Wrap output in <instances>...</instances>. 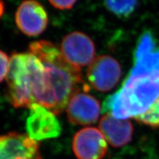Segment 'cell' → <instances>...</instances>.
<instances>
[{
	"label": "cell",
	"instance_id": "cell-1",
	"mask_svg": "<svg viewBox=\"0 0 159 159\" xmlns=\"http://www.w3.org/2000/svg\"><path fill=\"white\" fill-rule=\"evenodd\" d=\"M136 63L119 91L105 99L103 108L116 119L134 118L147 111L159 96V50L148 53L142 37Z\"/></svg>",
	"mask_w": 159,
	"mask_h": 159
},
{
	"label": "cell",
	"instance_id": "cell-2",
	"mask_svg": "<svg viewBox=\"0 0 159 159\" xmlns=\"http://www.w3.org/2000/svg\"><path fill=\"white\" fill-rule=\"evenodd\" d=\"M30 52L41 60L45 69L46 91L40 105L59 114L76 93L87 91L80 69L69 63L53 43L35 41L30 45Z\"/></svg>",
	"mask_w": 159,
	"mask_h": 159
},
{
	"label": "cell",
	"instance_id": "cell-3",
	"mask_svg": "<svg viewBox=\"0 0 159 159\" xmlns=\"http://www.w3.org/2000/svg\"><path fill=\"white\" fill-rule=\"evenodd\" d=\"M7 97L15 108H30L41 102L46 91L45 69L31 52L14 53L10 60Z\"/></svg>",
	"mask_w": 159,
	"mask_h": 159
},
{
	"label": "cell",
	"instance_id": "cell-4",
	"mask_svg": "<svg viewBox=\"0 0 159 159\" xmlns=\"http://www.w3.org/2000/svg\"><path fill=\"white\" fill-rule=\"evenodd\" d=\"M55 115L41 105H32L26 121V129L30 138L37 142L58 137L62 128Z\"/></svg>",
	"mask_w": 159,
	"mask_h": 159
},
{
	"label": "cell",
	"instance_id": "cell-5",
	"mask_svg": "<svg viewBox=\"0 0 159 159\" xmlns=\"http://www.w3.org/2000/svg\"><path fill=\"white\" fill-rule=\"evenodd\" d=\"M122 76V69L118 61L109 55L96 57L89 65L87 79L93 88L106 92L112 90Z\"/></svg>",
	"mask_w": 159,
	"mask_h": 159
},
{
	"label": "cell",
	"instance_id": "cell-6",
	"mask_svg": "<svg viewBox=\"0 0 159 159\" xmlns=\"http://www.w3.org/2000/svg\"><path fill=\"white\" fill-rule=\"evenodd\" d=\"M63 56L69 63L80 68L93 62L95 46L93 41L81 32H73L63 38L61 45Z\"/></svg>",
	"mask_w": 159,
	"mask_h": 159
},
{
	"label": "cell",
	"instance_id": "cell-7",
	"mask_svg": "<svg viewBox=\"0 0 159 159\" xmlns=\"http://www.w3.org/2000/svg\"><path fill=\"white\" fill-rule=\"evenodd\" d=\"M18 28L27 36H37L48 25L47 11L36 0H25L19 6L15 15Z\"/></svg>",
	"mask_w": 159,
	"mask_h": 159
},
{
	"label": "cell",
	"instance_id": "cell-8",
	"mask_svg": "<svg viewBox=\"0 0 159 159\" xmlns=\"http://www.w3.org/2000/svg\"><path fill=\"white\" fill-rule=\"evenodd\" d=\"M0 159H42L39 144L16 132L0 136Z\"/></svg>",
	"mask_w": 159,
	"mask_h": 159
},
{
	"label": "cell",
	"instance_id": "cell-9",
	"mask_svg": "<svg viewBox=\"0 0 159 159\" xmlns=\"http://www.w3.org/2000/svg\"><path fill=\"white\" fill-rule=\"evenodd\" d=\"M72 149L78 159H102L107 153L108 144L100 130L85 128L75 134Z\"/></svg>",
	"mask_w": 159,
	"mask_h": 159
},
{
	"label": "cell",
	"instance_id": "cell-10",
	"mask_svg": "<svg viewBox=\"0 0 159 159\" xmlns=\"http://www.w3.org/2000/svg\"><path fill=\"white\" fill-rule=\"evenodd\" d=\"M69 121L76 125H89L98 120L100 104L91 95L79 91L71 97L66 107Z\"/></svg>",
	"mask_w": 159,
	"mask_h": 159
},
{
	"label": "cell",
	"instance_id": "cell-11",
	"mask_svg": "<svg viewBox=\"0 0 159 159\" xmlns=\"http://www.w3.org/2000/svg\"><path fill=\"white\" fill-rule=\"evenodd\" d=\"M99 127L107 142L114 148L125 146L132 139L134 127L128 119H116L106 114L100 119Z\"/></svg>",
	"mask_w": 159,
	"mask_h": 159
},
{
	"label": "cell",
	"instance_id": "cell-12",
	"mask_svg": "<svg viewBox=\"0 0 159 159\" xmlns=\"http://www.w3.org/2000/svg\"><path fill=\"white\" fill-rule=\"evenodd\" d=\"M139 0H104L107 9L119 18H128L136 11Z\"/></svg>",
	"mask_w": 159,
	"mask_h": 159
},
{
	"label": "cell",
	"instance_id": "cell-13",
	"mask_svg": "<svg viewBox=\"0 0 159 159\" xmlns=\"http://www.w3.org/2000/svg\"><path fill=\"white\" fill-rule=\"evenodd\" d=\"M137 122L151 128H159V96L142 114L134 117Z\"/></svg>",
	"mask_w": 159,
	"mask_h": 159
},
{
	"label": "cell",
	"instance_id": "cell-14",
	"mask_svg": "<svg viewBox=\"0 0 159 159\" xmlns=\"http://www.w3.org/2000/svg\"><path fill=\"white\" fill-rule=\"evenodd\" d=\"M10 66V60L7 54L0 50V82L7 77Z\"/></svg>",
	"mask_w": 159,
	"mask_h": 159
},
{
	"label": "cell",
	"instance_id": "cell-15",
	"mask_svg": "<svg viewBox=\"0 0 159 159\" xmlns=\"http://www.w3.org/2000/svg\"><path fill=\"white\" fill-rule=\"evenodd\" d=\"M49 1L53 7L57 9L66 10L71 8L77 0H49Z\"/></svg>",
	"mask_w": 159,
	"mask_h": 159
},
{
	"label": "cell",
	"instance_id": "cell-16",
	"mask_svg": "<svg viewBox=\"0 0 159 159\" xmlns=\"http://www.w3.org/2000/svg\"><path fill=\"white\" fill-rule=\"evenodd\" d=\"M4 10H5V6H4V3L2 0H0V17L2 16L4 13Z\"/></svg>",
	"mask_w": 159,
	"mask_h": 159
}]
</instances>
